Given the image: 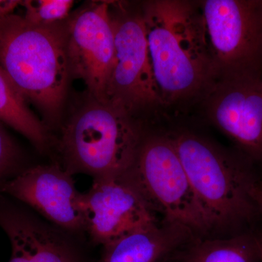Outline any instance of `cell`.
Returning <instances> with one entry per match:
<instances>
[{"label": "cell", "mask_w": 262, "mask_h": 262, "mask_svg": "<svg viewBox=\"0 0 262 262\" xmlns=\"http://www.w3.org/2000/svg\"><path fill=\"white\" fill-rule=\"evenodd\" d=\"M67 53L71 77L83 81L91 98L107 102L115 55L110 1L94 2L70 15L67 22Z\"/></svg>", "instance_id": "9"}, {"label": "cell", "mask_w": 262, "mask_h": 262, "mask_svg": "<svg viewBox=\"0 0 262 262\" xmlns=\"http://www.w3.org/2000/svg\"><path fill=\"white\" fill-rule=\"evenodd\" d=\"M211 232L237 231L262 213L248 160L189 130L169 135Z\"/></svg>", "instance_id": "3"}, {"label": "cell", "mask_w": 262, "mask_h": 262, "mask_svg": "<svg viewBox=\"0 0 262 262\" xmlns=\"http://www.w3.org/2000/svg\"><path fill=\"white\" fill-rule=\"evenodd\" d=\"M123 177L163 221L186 227L195 239L211 233L169 135L145 134L135 163Z\"/></svg>", "instance_id": "5"}, {"label": "cell", "mask_w": 262, "mask_h": 262, "mask_svg": "<svg viewBox=\"0 0 262 262\" xmlns=\"http://www.w3.org/2000/svg\"><path fill=\"white\" fill-rule=\"evenodd\" d=\"M201 101L208 120L250 161H262V70L220 76Z\"/></svg>", "instance_id": "8"}, {"label": "cell", "mask_w": 262, "mask_h": 262, "mask_svg": "<svg viewBox=\"0 0 262 262\" xmlns=\"http://www.w3.org/2000/svg\"><path fill=\"white\" fill-rule=\"evenodd\" d=\"M260 261V236L244 232L222 238L194 239L169 262Z\"/></svg>", "instance_id": "14"}, {"label": "cell", "mask_w": 262, "mask_h": 262, "mask_svg": "<svg viewBox=\"0 0 262 262\" xmlns=\"http://www.w3.org/2000/svg\"><path fill=\"white\" fill-rule=\"evenodd\" d=\"M115 55L106 98L136 117L163 105L153 72L142 10L110 1Z\"/></svg>", "instance_id": "6"}, {"label": "cell", "mask_w": 262, "mask_h": 262, "mask_svg": "<svg viewBox=\"0 0 262 262\" xmlns=\"http://www.w3.org/2000/svg\"><path fill=\"white\" fill-rule=\"evenodd\" d=\"M200 8L216 78L262 70V1L206 0Z\"/></svg>", "instance_id": "7"}, {"label": "cell", "mask_w": 262, "mask_h": 262, "mask_svg": "<svg viewBox=\"0 0 262 262\" xmlns=\"http://www.w3.org/2000/svg\"><path fill=\"white\" fill-rule=\"evenodd\" d=\"M260 241H261V261L262 262V235L260 236Z\"/></svg>", "instance_id": "20"}, {"label": "cell", "mask_w": 262, "mask_h": 262, "mask_svg": "<svg viewBox=\"0 0 262 262\" xmlns=\"http://www.w3.org/2000/svg\"><path fill=\"white\" fill-rule=\"evenodd\" d=\"M15 158L16 149L14 144L0 125V175L13 165Z\"/></svg>", "instance_id": "17"}, {"label": "cell", "mask_w": 262, "mask_h": 262, "mask_svg": "<svg viewBox=\"0 0 262 262\" xmlns=\"http://www.w3.org/2000/svg\"><path fill=\"white\" fill-rule=\"evenodd\" d=\"M21 3L18 0H0V20L14 14L15 10L21 6Z\"/></svg>", "instance_id": "18"}, {"label": "cell", "mask_w": 262, "mask_h": 262, "mask_svg": "<svg viewBox=\"0 0 262 262\" xmlns=\"http://www.w3.org/2000/svg\"><path fill=\"white\" fill-rule=\"evenodd\" d=\"M1 190L32 207L51 225L72 235L87 232L89 214L73 176L58 164L39 165L3 184Z\"/></svg>", "instance_id": "10"}, {"label": "cell", "mask_w": 262, "mask_h": 262, "mask_svg": "<svg viewBox=\"0 0 262 262\" xmlns=\"http://www.w3.org/2000/svg\"><path fill=\"white\" fill-rule=\"evenodd\" d=\"M72 0H26L21 6L25 10L24 17L36 25H52L64 21L70 16Z\"/></svg>", "instance_id": "16"}, {"label": "cell", "mask_w": 262, "mask_h": 262, "mask_svg": "<svg viewBox=\"0 0 262 262\" xmlns=\"http://www.w3.org/2000/svg\"><path fill=\"white\" fill-rule=\"evenodd\" d=\"M67 22L36 25L15 14L0 20V66L24 100L51 125L61 116L72 78Z\"/></svg>", "instance_id": "2"}, {"label": "cell", "mask_w": 262, "mask_h": 262, "mask_svg": "<svg viewBox=\"0 0 262 262\" xmlns=\"http://www.w3.org/2000/svg\"><path fill=\"white\" fill-rule=\"evenodd\" d=\"M83 196L89 214L87 232L95 245L103 246L138 227L159 221L123 177L94 179Z\"/></svg>", "instance_id": "11"}, {"label": "cell", "mask_w": 262, "mask_h": 262, "mask_svg": "<svg viewBox=\"0 0 262 262\" xmlns=\"http://www.w3.org/2000/svg\"><path fill=\"white\" fill-rule=\"evenodd\" d=\"M194 239L186 227L158 221L103 245L97 262H169Z\"/></svg>", "instance_id": "13"}, {"label": "cell", "mask_w": 262, "mask_h": 262, "mask_svg": "<svg viewBox=\"0 0 262 262\" xmlns=\"http://www.w3.org/2000/svg\"><path fill=\"white\" fill-rule=\"evenodd\" d=\"M0 226L11 244L9 262H89L75 236L34 215L3 210Z\"/></svg>", "instance_id": "12"}, {"label": "cell", "mask_w": 262, "mask_h": 262, "mask_svg": "<svg viewBox=\"0 0 262 262\" xmlns=\"http://www.w3.org/2000/svg\"><path fill=\"white\" fill-rule=\"evenodd\" d=\"M256 199L262 212V179H258L256 186Z\"/></svg>", "instance_id": "19"}, {"label": "cell", "mask_w": 262, "mask_h": 262, "mask_svg": "<svg viewBox=\"0 0 262 262\" xmlns=\"http://www.w3.org/2000/svg\"><path fill=\"white\" fill-rule=\"evenodd\" d=\"M141 10L163 105L201 101L216 72L200 3L152 0Z\"/></svg>", "instance_id": "1"}, {"label": "cell", "mask_w": 262, "mask_h": 262, "mask_svg": "<svg viewBox=\"0 0 262 262\" xmlns=\"http://www.w3.org/2000/svg\"><path fill=\"white\" fill-rule=\"evenodd\" d=\"M0 122L28 139L39 151L47 149L49 135L42 122L29 110L28 103L0 66Z\"/></svg>", "instance_id": "15"}, {"label": "cell", "mask_w": 262, "mask_h": 262, "mask_svg": "<svg viewBox=\"0 0 262 262\" xmlns=\"http://www.w3.org/2000/svg\"><path fill=\"white\" fill-rule=\"evenodd\" d=\"M145 133L135 116L91 98L66 122L58 142L63 168L72 176L124 177L135 163Z\"/></svg>", "instance_id": "4"}]
</instances>
